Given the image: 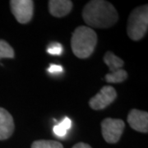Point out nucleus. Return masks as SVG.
<instances>
[{
  "instance_id": "obj_1",
  "label": "nucleus",
  "mask_w": 148,
  "mask_h": 148,
  "mask_svg": "<svg viewBox=\"0 0 148 148\" xmlns=\"http://www.w3.org/2000/svg\"><path fill=\"white\" fill-rule=\"evenodd\" d=\"M84 21L93 28H110L119 20V14L110 3L104 0H92L82 11Z\"/></svg>"
},
{
  "instance_id": "obj_2",
  "label": "nucleus",
  "mask_w": 148,
  "mask_h": 148,
  "mask_svg": "<svg viewBox=\"0 0 148 148\" xmlns=\"http://www.w3.org/2000/svg\"><path fill=\"white\" fill-rule=\"evenodd\" d=\"M97 44V35L90 27L80 26L73 33L71 47L73 52L79 58L90 57Z\"/></svg>"
},
{
  "instance_id": "obj_3",
  "label": "nucleus",
  "mask_w": 148,
  "mask_h": 148,
  "mask_svg": "<svg viewBox=\"0 0 148 148\" xmlns=\"http://www.w3.org/2000/svg\"><path fill=\"white\" fill-rule=\"evenodd\" d=\"M148 29V6H140L130 13L127 20V32L129 38L138 41L147 34Z\"/></svg>"
},
{
  "instance_id": "obj_4",
  "label": "nucleus",
  "mask_w": 148,
  "mask_h": 148,
  "mask_svg": "<svg viewBox=\"0 0 148 148\" xmlns=\"http://www.w3.org/2000/svg\"><path fill=\"white\" fill-rule=\"evenodd\" d=\"M125 127L122 119L106 118L101 122L102 136L108 143H116L119 141Z\"/></svg>"
},
{
  "instance_id": "obj_5",
  "label": "nucleus",
  "mask_w": 148,
  "mask_h": 148,
  "mask_svg": "<svg viewBox=\"0 0 148 148\" xmlns=\"http://www.w3.org/2000/svg\"><path fill=\"white\" fill-rule=\"evenodd\" d=\"M11 11L16 21L21 24H27L32 20L34 2L32 0H12Z\"/></svg>"
},
{
  "instance_id": "obj_6",
  "label": "nucleus",
  "mask_w": 148,
  "mask_h": 148,
  "mask_svg": "<svg viewBox=\"0 0 148 148\" xmlns=\"http://www.w3.org/2000/svg\"><path fill=\"white\" fill-rule=\"evenodd\" d=\"M116 97L117 92L115 89L110 86H103L95 96L90 98L89 105L92 110H103L114 102Z\"/></svg>"
},
{
  "instance_id": "obj_7",
  "label": "nucleus",
  "mask_w": 148,
  "mask_h": 148,
  "mask_svg": "<svg viewBox=\"0 0 148 148\" xmlns=\"http://www.w3.org/2000/svg\"><path fill=\"white\" fill-rule=\"evenodd\" d=\"M127 122L130 127L138 132H148V114L146 111L133 109L127 115Z\"/></svg>"
},
{
  "instance_id": "obj_8",
  "label": "nucleus",
  "mask_w": 148,
  "mask_h": 148,
  "mask_svg": "<svg viewBox=\"0 0 148 148\" xmlns=\"http://www.w3.org/2000/svg\"><path fill=\"white\" fill-rule=\"evenodd\" d=\"M13 118L8 111L0 107V140H6L14 132Z\"/></svg>"
},
{
  "instance_id": "obj_9",
  "label": "nucleus",
  "mask_w": 148,
  "mask_h": 148,
  "mask_svg": "<svg viewBox=\"0 0 148 148\" xmlns=\"http://www.w3.org/2000/svg\"><path fill=\"white\" fill-rule=\"evenodd\" d=\"M73 8V2L69 0H50L49 1V10L51 15L63 17L68 15Z\"/></svg>"
},
{
  "instance_id": "obj_10",
  "label": "nucleus",
  "mask_w": 148,
  "mask_h": 148,
  "mask_svg": "<svg viewBox=\"0 0 148 148\" xmlns=\"http://www.w3.org/2000/svg\"><path fill=\"white\" fill-rule=\"evenodd\" d=\"M104 62L109 67L110 69L109 73H113L123 69V66L124 65L123 60L110 51H108L106 53L104 56Z\"/></svg>"
},
{
  "instance_id": "obj_11",
  "label": "nucleus",
  "mask_w": 148,
  "mask_h": 148,
  "mask_svg": "<svg viewBox=\"0 0 148 148\" xmlns=\"http://www.w3.org/2000/svg\"><path fill=\"white\" fill-rule=\"evenodd\" d=\"M127 73L124 69H119L118 71L109 73L106 75L105 79L109 83H120L127 79Z\"/></svg>"
},
{
  "instance_id": "obj_12",
  "label": "nucleus",
  "mask_w": 148,
  "mask_h": 148,
  "mask_svg": "<svg viewBox=\"0 0 148 148\" xmlns=\"http://www.w3.org/2000/svg\"><path fill=\"white\" fill-rule=\"evenodd\" d=\"M32 148H64L63 145L56 141L38 140L32 143Z\"/></svg>"
},
{
  "instance_id": "obj_13",
  "label": "nucleus",
  "mask_w": 148,
  "mask_h": 148,
  "mask_svg": "<svg viewBox=\"0 0 148 148\" xmlns=\"http://www.w3.org/2000/svg\"><path fill=\"white\" fill-rule=\"evenodd\" d=\"M14 58V50L10 45L3 40H0V59Z\"/></svg>"
},
{
  "instance_id": "obj_14",
  "label": "nucleus",
  "mask_w": 148,
  "mask_h": 148,
  "mask_svg": "<svg viewBox=\"0 0 148 148\" xmlns=\"http://www.w3.org/2000/svg\"><path fill=\"white\" fill-rule=\"evenodd\" d=\"M47 52L52 55H61V53L63 52V47L59 43H51L48 46Z\"/></svg>"
},
{
  "instance_id": "obj_15",
  "label": "nucleus",
  "mask_w": 148,
  "mask_h": 148,
  "mask_svg": "<svg viewBox=\"0 0 148 148\" xmlns=\"http://www.w3.org/2000/svg\"><path fill=\"white\" fill-rule=\"evenodd\" d=\"M53 133L58 137V138H64L66 135H67V132H68V130H66L62 125L61 123H59L57 125L53 126Z\"/></svg>"
},
{
  "instance_id": "obj_16",
  "label": "nucleus",
  "mask_w": 148,
  "mask_h": 148,
  "mask_svg": "<svg viewBox=\"0 0 148 148\" xmlns=\"http://www.w3.org/2000/svg\"><path fill=\"white\" fill-rule=\"evenodd\" d=\"M48 72L52 74L59 73L63 72V68L62 66L58 65V64H50L49 68L48 69Z\"/></svg>"
},
{
  "instance_id": "obj_17",
  "label": "nucleus",
  "mask_w": 148,
  "mask_h": 148,
  "mask_svg": "<svg viewBox=\"0 0 148 148\" xmlns=\"http://www.w3.org/2000/svg\"><path fill=\"white\" fill-rule=\"evenodd\" d=\"M60 123H61V125L66 130H69L71 128V127H72V121H71V119L69 118H68V117H65L64 119L60 122Z\"/></svg>"
},
{
  "instance_id": "obj_18",
  "label": "nucleus",
  "mask_w": 148,
  "mask_h": 148,
  "mask_svg": "<svg viewBox=\"0 0 148 148\" xmlns=\"http://www.w3.org/2000/svg\"><path fill=\"white\" fill-rule=\"evenodd\" d=\"M73 148H91L90 145L86 144V143H79L76 145H74Z\"/></svg>"
}]
</instances>
